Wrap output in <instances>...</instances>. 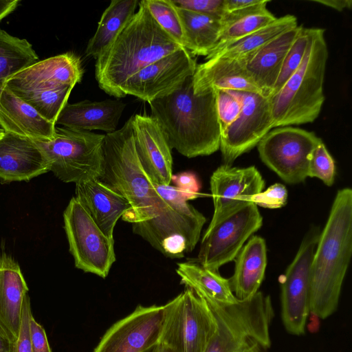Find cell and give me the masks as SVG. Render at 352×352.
<instances>
[{
	"mask_svg": "<svg viewBox=\"0 0 352 352\" xmlns=\"http://www.w3.org/2000/svg\"><path fill=\"white\" fill-rule=\"evenodd\" d=\"M171 181L179 190L193 196L200 195V184L196 175L192 172H183L172 175Z\"/></svg>",
	"mask_w": 352,
	"mask_h": 352,
	"instance_id": "obj_41",
	"label": "cell"
},
{
	"mask_svg": "<svg viewBox=\"0 0 352 352\" xmlns=\"http://www.w3.org/2000/svg\"><path fill=\"white\" fill-rule=\"evenodd\" d=\"M28 290L19 263L7 254H0V325L14 342L19 336Z\"/></svg>",
	"mask_w": 352,
	"mask_h": 352,
	"instance_id": "obj_24",
	"label": "cell"
},
{
	"mask_svg": "<svg viewBox=\"0 0 352 352\" xmlns=\"http://www.w3.org/2000/svg\"><path fill=\"white\" fill-rule=\"evenodd\" d=\"M159 26L176 43L184 47V33L177 8L171 0H142Z\"/></svg>",
	"mask_w": 352,
	"mask_h": 352,
	"instance_id": "obj_34",
	"label": "cell"
},
{
	"mask_svg": "<svg viewBox=\"0 0 352 352\" xmlns=\"http://www.w3.org/2000/svg\"><path fill=\"white\" fill-rule=\"evenodd\" d=\"M192 87L196 95L214 89L263 94L247 70L243 60L222 57H212L197 65L192 76Z\"/></svg>",
	"mask_w": 352,
	"mask_h": 352,
	"instance_id": "obj_21",
	"label": "cell"
},
{
	"mask_svg": "<svg viewBox=\"0 0 352 352\" xmlns=\"http://www.w3.org/2000/svg\"><path fill=\"white\" fill-rule=\"evenodd\" d=\"M287 200V190L280 184L275 183L265 190L254 195L250 199L257 206L266 208H279L284 206Z\"/></svg>",
	"mask_w": 352,
	"mask_h": 352,
	"instance_id": "obj_38",
	"label": "cell"
},
{
	"mask_svg": "<svg viewBox=\"0 0 352 352\" xmlns=\"http://www.w3.org/2000/svg\"><path fill=\"white\" fill-rule=\"evenodd\" d=\"M320 230L311 228L281 278V318L286 331L294 336L305 333L310 313L311 265Z\"/></svg>",
	"mask_w": 352,
	"mask_h": 352,
	"instance_id": "obj_13",
	"label": "cell"
},
{
	"mask_svg": "<svg viewBox=\"0 0 352 352\" xmlns=\"http://www.w3.org/2000/svg\"><path fill=\"white\" fill-rule=\"evenodd\" d=\"M215 329L214 316L205 300L186 287L164 305L160 343L175 352H205Z\"/></svg>",
	"mask_w": 352,
	"mask_h": 352,
	"instance_id": "obj_10",
	"label": "cell"
},
{
	"mask_svg": "<svg viewBox=\"0 0 352 352\" xmlns=\"http://www.w3.org/2000/svg\"><path fill=\"white\" fill-rule=\"evenodd\" d=\"M214 212L210 228L244 207L250 199L261 192L265 181L255 166L236 168L222 164L210 177Z\"/></svg>",
	"mask_w": 352,
	"mask_h": 352,
	"instance_id": "obj_18",
	"label": "cell"
},
{
	"mask_svg": "<svg viewBox=\"0 0 352 352\" xmlns=\"http://www.w3.org/2000/svg\"><path fill=\"white\" fill-rule=\"evenodd\" d=\"M307 41V28L302 26L284 59L279 75L270 97L276 94L298 69L304 56Z\"/></svg>",
	"mask_w": 352,
	"mask_h": 352,
	"instance_id": "obj_35",
	"label": "cell"
},
{
	"mask_svg": "<svg viewBox=\"0 0 352 352\" xmlns=\"http://www.w3.org/2000/svg\"><path fill=\"white\" fill-rule=\"evenodd\" d=\"M267 3L269 1L263 0L261 3L251 7L224 12L221 18V30L218 43L208 56L274 21L277 17L267 10Z\"/></svg>",
	"mask_w": 352,
	"mask_h": 352,
	"instance_id": "obj_28",
	"label": "cell"
},
{
	"mask_svg": "<svg viewBox=\"0 0 352 352\" xmlns=\"http://www.w3.org/2000/svg\"><path fill=\"white\" fill-rule=\"evenodd\" d=\"M352 253V190L340 189L311 265L310 313L326 319L337 309Z\"/></svg>",
	"mask_w": 352,
	"mask_h": 352,
	"instance_id": "obj_2",
	"label": "cell"
},
{
	"mask_svg": "<svg viewBox=\"0 0 352 352\" xmlns=\"http://www.w3.org/2000/svg\"><path fill=\"white\" fill-rule=\"evenodd\" d=\"M298 26L297 19L292 14L276 18L269 25L232 42L214 54L206 57L242 59L254 53L283 32Z\"/></svg>",
	"mask_w": 352,
	"mask_h": 352,
	"instance_id": "obj_32",
	"label": "cell"
},
{
	"mask_svg": "<svg viewBox=\"0 0 352 352\" xmlns=\"http://www.w3.org/2000/svg\"><path fill=\"white\" fill-rule=\"evenodd\" d=\"M157 350H158V344H156V345L149 348L148 349L146 350L144 352H157Z\"/></svg>",
	"mask_w": 352,
	"mask_h": 352,
	"instance_id": "obj_48",
	"label": "cell"
},
{
	"mask_svg": "<svg viewBox=\"0 0 352 352\" xmlns=\"http://www.w3.org/2000/svg\"><path fill=\"white\" fill-rule=\"evenodd\" d=\"M4 133V131L0 128V138L3 135Z\"/></svg>",
	"mask_w": 352,
	"mask_h": 352,
	"instance_id": "obj_49",
	"label": "cell"
},
{
	"mask_svg": "<svg viewBox=\"0 0 352 352\" xmlns=\"http://www.w3.org/2000/svg\"><path fill=\"white\" fill-rule=\"evenodd\" d=\"M98 179L129 203L131 210L122 217L124 221L138 223L157 214L162 198L138 157L131 118L118 130L105 135Z\"/></svg>",
	"mask_w": 352,
	"mask_h": 352,
	"instance_id": "obj_4",
	"label": "cell"
},
{
	"mask_svg": "<svg viewBox=\"0 0 352 352\" xmlns=\"http://www.w3.org/2000/svg\"><path fill=\"white\" fill-rule=\"evenodd\" d=\"M308 41L302 61L292 76L269 97L274 128L313 122L323 102L328 49L324 30L307 28Z\"/></svg>",
	"mask_w": 352,
	"mask_h": 352,
	"instance_id": "obj_5",
	"label": "cell"
},
{
	"mask_svg": "<svg viewBox=\"0 0 352 352\" xmlns=\"http://www.w3.org/2000/svg\"><path fill=\"white\" fill-rule=\"evenodd\" d=\"M32 316L30 298L27 294L22 306L20 329L15 342V352H32L30 329V320Z\"/></svg>",
	"mask_w": 352,
	"mask_h": 352,
	"instance_id": "obj_40",
	"label": "cell"
},
{
	"mask_svg": "<svg viewBox=\"0 0 352 352\" xmlns=\"http://www.w3.org/2000/svg\"><path fill=\"white\" fill-rule=\"evenodd\" d=\"M302 25L289 30L242 58L252 79L263 95L270 97L279 75L284 59Z\"/></svg>",
	"mask_w": 352,
	"mask_h": 352,
	"instance_id": "obj_26",
	"label": "cell"
},
{
	"mask_svg": "<svg viewBox=\"0 0 352 352\" xmlns=\"http://www.w3.org/2000/svg\"><path fill=\"white\" fill-rule=\"evenodd\" d=\"M138 0H112L104 10L97 30L89 39L86 50L87 56L96 60L110 46L125 25L135 13Z\"/></svg>",
	"mask_w": 352,
	"mask_h": 352,
	"instance_id": "obj_31",
	"label": "cell"
},
{
	"mask_svg": "<svg viewBox=\"0 0 352 352\" xmlns=\"http://www.w3.org/2000/svg\"><path fill=\"white\" fill-rule=\"evenodd\" d=\"M63 220L76 267L106 278L116 261L113 239L100 230L75 197L65 210Z\"/></svg>",
	"mask_w": 352,
	"mask_h": 352,
	"instance_id": "obj_11",
	"label": "cell"
},
{
	"mask_svg": "<svg viewBox=\"0 0 352 352\" xmlns=\"http://www.w3.org/2000/svg\"><path fill=\"white\" fill-rule=\"evenodd\" d=\"M83 69L72 52L58 54L21 70L5 85L43 118H56L67 102L70 89L79 83Z\"/></svg>",
	"mask_w": 352,
	"mask_h": 352,
	"instance_id": "obj_8",
	"label": "cell"
},
{
	"mask_svg": "<svg viewBox=\"0 0 352 352\" xmlns=\"http://www.w3.org/2000/svg\"><path fill=\"white\" fill-rule=\"evenodd\" d=\"M138 6V10L95 64L100 88L118 98L124 97L122 89L130 77L183 47L159 26L140 1Z\"/></svg>",
	"mask_w": 352,
	"mask_h": 352,
	"instance_id": "obj_3",
	"label": "cell"
},
{
	"mask_svg": "<svg viewBox=\"0 0 352 352\" xmlns=\"http://www.w3.org/2000/svg\"><path fill=\"white\" fill-rule=\"evenodd\" d=\"M263 224L258 206L251 202L207 228L202 238L197 262L214 272L232 261L245 241Z\"/></svg>",
	"mask_w": 352,
	"mask_h": 352,
	"instance_id": "obj_14",
	"label": "cell"
},
{
	"mask_svg": "<svg viewBox=\"0 0 352 352\" xmlns=\"http://www.w3.org/2000/svg\"><path fill=\"white\" fill-rule=\"evenodd\" d=\"M154 186L162 198L153 217L133 224V232L163 255L182 258L192 252L199 240L206 217L188 200L195 199L170 185Z\"/></svg>",
	"mask_w": 352,
	"mask_h": 352,
	"instance_id": "obj_7",
	"label": "cell"
},
{
	"mask_svg": "<svg viewBox=\"0 0 352 352\" xmlns=\"http://www.w3.org/2000/svg\"><path fill=\"white\" fill-rule=\"evenodd\" d=\"M177 8L221 19L224 0H171Z\"/></svg>",
	"mask_w": 352,
	"mask_h": 352,
	"instance_id": "obj_39",
	"label": "cell"
},
{
	"mask_svg": "<svg viewBox=\"0 0 352 352\" xmlns=\"http://www.w3.org/2000/svg\"><path fill=\"white\" fill-rule=\"evenodd\" d=\"M0 352H15V342L11 340L1 325Z\"/></svg>",
	"mask_w": 352,
	"mask_h": 352,
	"instance_id": "obj_46",
	"label": "cell"
},
{
	"mask_svg": "<svg viewBox=\"0 0 352 352\" xmlns=\"http://www.w3.org/2000/svg\"><path fill=\"white\" fill-rule=\"evenodd\" d=\"M176 272L182 283L204 298L223 304L238 300L231 289L229 279L221 276L219 272L203 267L197 261L178 263Z\"/></svg>",
	"mask_w": 352,
	"mask_h": 352,
	"instance_id": "obj_29",
	"label": "cell"
},
{
	"mask_svg": "<svg viewBox=\"0 0 352 352\" xmlns=\"http://www.w3.org/2000/svg\"><path fill=\"white\" fill-rule=\"evenodd\" d=\"M104 136L56 126L52 138L34 141L45 155L50 170L61 181L76 184L99 179Z\"/></svg>",
	"mask_w": 352,
	"mask_h": 352,
	"instance_id": "obj_9",
	"label": "cell"
},
{
	"mask_svg": "<svg viewBox=\"0 0 352 352\" xmlns=\"http://www.w3.org/2000/svg\"><path fill=\"white\" fill-rule=\"evenodd\" d=\"M20 3L19 0H0V21L13 12Z\"/></svg>",
	"mask_w": 352,
	"mask_h": 352,
	"instance_id": "obj_45",
	"label": "cell"
},
{
	"mask_svg": "<svg viewBox=\"0 0 352 352\" xmlns=\"http://www.w3.org/2000/svg\"><path fill=\"white\" fill-rule=\"evenodd\" d=\"M312 1L330 7L339 12L350 9L352 7V1L351 0H314Z\"/></svg>",
	"mask_w": 352,
	"mask_h": 352,
	"instance_id": "obj_44",
	"label": "cell"
},
{
	"mask_svg": "<svg viewBox=\"0 0 352 352\" xmlns=\"http://www.w3.org/2000/svg\"><path fill=\"white\" fill-rule=\"evenodd\" d=\"M234 271L229 279L235 297L246 300L258 292L267 266V248L263 238L254 235L243 246L235 259Z\"/></svg>",
	"mask_w": 352,
	"mask_h": 352,
	"instance_id": "obj_27",
	"label": "cell"
},
{
	"mask_svg": "<svg viewBox=\"0 0 352 352\" xmlns=\"http://www.w3.org/2000/svg\"><path fill=\"white\" fill-rule=\"evenodd\" d=\"M196 60L184 47L144 67L130 77L122 87L123 96L132 95L150 102L177 90L192 76Z\"/></svg>",
	"mask_w": 352,
	"mask_h": 352,
	"instance_id": "obj_16",
	"label": "cell"
},
{
	"mask_svg": "<svg viewBox=\"0 0 352 352\" xmlns=\"http://www.w3.org/2000/svg\"><path fill=\"white\" fill-rule=\"evenodd\" d=\"M202 298L216 324L205 352H266L270 349V327L274 317L270 296L258 292L232 304Z\"/></svg>",
	"mask_w": 352,
	"mask_h": 352,
	"instance_id": "obj_6",
	"label": "cell"
},
{
	"mask_svg": "<svg viewBox=\"0 0 352 352\" xmlns=\"http://www.w3.org/2000/svg\"><path fill=\"white\" fill-rule=\"evenodd\" d=\"M75 198L100 230L111 239H113L118 220L131 210L126 199L99 179L76 184Z\"/></svg>",
	"mask_w": 352,
	"mask_h": 352,
	"instance_id": "obj_22",
	"label": "cell"
},
{
	"mask_svg": "<svg viewBox=\"0 0 352 352\" xmlns=\"http://www.w3.org/2000/svg\"><path fill=\"white\" fill-rule=\"evenodd\" d=\"M157 352H175L174 350L170 349L166 345L159 343Z\"/></svg>",
	"mask_w": 352,
	"mask_h": 352,
	"instance_id": "obj_47",
	"label": "cell"
},
{
	"mask_svg": "<svg viewBox=\"0 0 352 352\" xmlns=\"http://www.w3.org/2000/svg\"><path fill=\"white\" fill-rule=\"evenodd\" d=\"M148 104L170 149L191 158L211 155L219 148L214 89L195 94L190 76L175 91Z\"/></svg>",
	"mask_w": 352,
	"mask_h": 352,
	"instance_id": "obj_1",
	"label": "cell"
},
{
	"mask_svg": "<svg viewBox=\"0 0 352 352\" xmlns=\"http://www.w3.org/2000/svg\"><path fill=\"white\" fill-rule=\"evenodd\" d=\"M48 171V160L33 140L4 133L0 138L1 182L29 181Z\"/></svg>",
	"mask_w": 352,
	"mask_h": 352,
	"instance_id": "obj_20",
	"label": "cell"
},
{
	"mask_svg": "<svg viewBox=\"0 0 352 352\" xmlns=\"http://www.w3.org/2000/svg\"><path fill=\"white\" fill-rule=\"evenodd\" d=\"M233 91L241 102V111L221 133L219 146L223 164L228 166L256 146L274 128L269 97L261 94Z\"/></svg>",
	"mask_w": 352,
	"mask_h": 352,
	"instance_id": "obj_15",
	"label": "cell"
},
{
	"mask_svg": "<svg viewBox=\"0 0 352 352\" xmlns=\"http://www.w3.org/2000/svg\"><path fill=\"white\" fill-rule=\"evenodd\" d=\"M335 175L334 160L322 140L311 155L308 177H316L327 186H331L334 182Z\"/></svg>",
	"mask_w": 352,
	"mask_h": 352,
	"instance_id": "obj_36",
	"label": "cell"
},
{
	"mask_svg": "<svg viewBox=\"0 0 352 352\" xmlns=\"http://www.w3.org/2000/svg\"><path fill=\"white\" fill-rule=\"evenodd\" d=\"M38 58L27 39L0 29V91L8 78L37 62Z\"/></svg>",
	"mask_w": 352,
	"mask_h": 352,
	"instance_id": "obj_33",
	"label": "cell"
},
{
	"mask_svg": "<svg viewBox=\"0 0 352 352\" xmlns=\"http://www.w3.org/2000/svg\"><path fill=\"white\" fill-rule=\"evenodd\" d=\"M135 151L148 178L158 185H170L173 158L165 135L157 120L146 115L130 118Z\"/></svg>",
	"mask_w": 352,
	"mask_h": 352,
	"instance_id": "obj_19",
	"label": "cell"
},
{
	"mask_svg": "<svg viewBox=\"0 0 352 352\" xmlns=\"http://www.w3.org/2000/svg\"><path fill=\"white\" fill-rule=\"evenodd\" d=\"M164 305H138L126 317L113 324L94 352H144L160 343Z\"/></svg>",
	"mask_w": 352,
	"mask_h": 352,
	"instance_id": "obj_17",
	"label": "cell"
},
{
	"mask_svg": "<svg viewBox=\"0 0 352 352\" xmlns=\"http://www.w3.org/2000/svg\"><path fill=\"white\" fill-rule=\"evenodd\" d=\"M125 106L120 100L67 103L58 116L56 126L59 124L73 130L112 133L116 130Z\"/></svg>",
	"mask_w": 352,
	"mask_h": 352,
	"instance_id": "obj_25",
	"label": "cell"
},
{
	"mask_svg": "<svg viewBox=\"0 0 352 352\" xmlns=\"http://www.w3.org/2000/svg\"><path fill=\"white\" fill-rule=\"evenodd\" d=\"M322 140L310 132L290 126L270 131L257 144L262 162L289 184L308 177L311 155Z\"/></svg>",
	"mask_w": 352,
	"mask_h": 352,
	"instance_id": "obj_12",
	"label": "cell"
},
{
	"mask_svg": "<svg viewBox=\"0 0 352 352\" xmlns=\"http://www.w3.org/2000/svg\"><path fill=\"white\" fill-rule=\"evenodd\" d=\"M177 8L183 29L184 47L192 56H208L218 43L221 19Z\"/></svg>",
	"mask_w": 352,
	"mask_h": 352,
	"instance_id": "obj_30",
	"label": "cell"
},
{
	"mask_svg": "<svg viewBox=\"0 0 352 352\" xmlns=\"http://www.w3.org/2000/svg\"><path fill=\"white\" fill-rule=\"evenodd\" d=\"M0 128L6 133L41 140L53 137L56 124L4 85L0 91Z\"/></svg>",
	"mask_w": 352,
	"mask_h": 352,
	"instance_id": "obj_23",
	"label": "cell"
},
{
	"mask_svg": "<svg viewBox=\"0 0 352 352\" xmlns=\"http://www.w3.org/2000/svg\"><path fill=\"white\" fill-rule=\"evenodd\" d=\"M30 329L32 352H52L44 328L33 316L30 320Z\"/></svg>",
	"mask_w": 352,
	"mask_h": 352,
	"instance_id": "obj_42",
	"label": "cell"
},
{
	"mask_svg": "<svg viewBox=\"0 0 352 352\" xmlns=\"http://www.w3.org/2000/svg\"><path fill=\"white\" fill-rule=\"evenodd\" d=\"M263 0H224L225 12L244 9L261 3Z\"/></svg>",
	"mask_w": 352,
	"mask_h": 352,
	"instance_id": "obj_43",
	"label": "cell"
},
{
	"mask_svg": "<svg viewBox=\"0 0 352 352\" xmlns=\"http://www.w3.org/2000/svg\"><path fill=\"white\" fill-rule=\"evenodd\" d=\"M221 133L238 117L241 102L233 90L214 89Z\"/></svg>",
	"mask_w": 352,
	"mask_h": 352,
	"instance_id": "obj_37",
	"label": "cell"
}]
</instances>
